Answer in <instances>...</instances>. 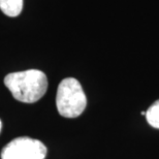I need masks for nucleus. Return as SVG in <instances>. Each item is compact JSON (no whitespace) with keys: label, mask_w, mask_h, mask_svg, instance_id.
Here are the masks:
<instances>
[{"label":"nucleus","mask_w":159,"mask_h":159,"mask_svg":"<svg viewBox=\"0 0 159 159\" xmlns=\"http://www.w3.org/2000/svg\"><path fill=\"white\" fill-rule=\"evenodd\" d=\"M4 85L15 99L25 103H33L43 96L48 89V79L43 71L29 69L12 72L4 78Z\"/></svg>","instance_id":"1"},{"label":"nucleus","mask_w":159,"mask_h":159,"mask_svg":"<svg viewBox=\"0 0 159 159\" xmlns=\"http://www.w3.org/2000/svg\"><path fill=\"white\" fill-rule=\"evenodd\" d=\"M86 106L87 98L78 80H62L56 95V107L60 115L64 118H77L85 111Z\"/></svg>","instance_id":"2"},{"label":"nucleus","mask_w":159,"mask_h":159,"mask_svg":"<svg viewBox=\"0 0 159 159\" xmlns=\"http://www.w3.org/2000/svg\"><path fill=\"white\" fill-rule=\"evenodd\" d=\"M47 147L39 139L27 136L9 142L1 152V159H44Z\"/></svg>","instance_id":"3"},{"label":"nucleus","mask_w":159,"mask_h":159,"mask_svg":"<svg viewBox=\"0 0 159 159\" xmlns=\"http://www.w3.org/2000/svg\"><path fill=\"white\" fill-rule=\"evenodd\" d=\"M0 9L8 17H18L23 9V0H0Z\"/></svg>","instance_id":"4"},{"label":"nucleus","mask_w":159,"mask_h":159,"mask_svg":"<svg viewBox=\"0 0 159 159\" xmlns=\"http://www.w3.org/2000/svg\"><path fill=\"white\" fill-rule=\"evenodd\" d=\"M146 119L152 127L159 129V99L146 111Z\"/></svg>","instance_id":"5"},{"label":"nucleus","mask_w":159,"mask_h":159,"mask_svg":"<svg viewBox=\"0 0 159 159\" xmlns=\"http://www.w3.org/2000/svg\"><path fill=\"white\" fill-rule=\"evenodd\" d=\"M0 131H1V121H0Z\"/></svg>","instance_id":"6"}]
</instances>
